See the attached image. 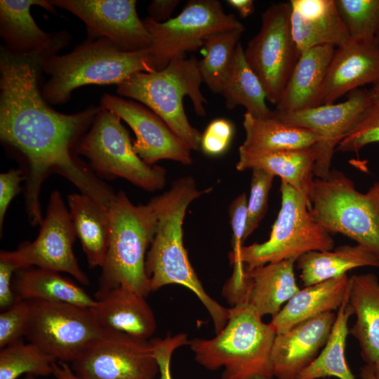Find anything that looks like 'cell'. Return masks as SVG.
<instances>
[{
  "instance_id": "obj_40",
  "label": "cell",
  "mask_w": 379,
  "mask_h": 379,
  "mask_svg": "<svg viewBox=\"0 0 379 379\" xmlns=\"http://www.w3.org/2000/svg\"><path fill=\"white\" fill-rule=\"evenodd\" d=\"M234 135L232 124L225 119L213 120L202 134L201 149L207 155L223 154L231 143Z\"/></svg>"
},
{
  "instance_id": "obj_30",
  "label": "cell",
  "mask_w": 379,
  "mask_h": 379,
  "mask_svg": "<svg viewBox=\"0 0 379 379\" xmlns=\"http://www.w3.org/2000/svg\"><path fill=\"white\" fill-rule=\"evenodd\" d=\"M243 126L246 138L239 147L255 152L310 148L317 141L311 131L287 124L274 116L258 118L246 112Z\"/></svg>"
},
{
  "instance_id": "obj_23",
  "label": "cell",
  "mask_w": 379,
  "mask_h": 379,
  "mask_svg": "<svg viewBox=\"0 0 379 379\" xmlns=\"http://www.w3.org/2000/svg\"><path fill=\"white\" fill-rule=\"evenodd\" d=\"M295 262L285 260L245 269L241 303L248 304L262 317L275 316L300 291L295 278Z\"/></svg>"
},
{
  "instance_id": "obj_32",
  "label": "cell",
  "mask_w": 379,
  "mask_h": 379,
  "mask_svg": "<svg viewBox=\"0 0 379 379\" xmlns=\"http://www.w3.org/2000/svg\"><path fill=\"white\" fill-rule=\"evenodd\" d=\"M221 95L230 109L241 105L246 109V112L255 117L267 118L273 115V111L266 104L264 88L246 62L240 42L237 46L230 78Z\"/></svg>"
},
{
  "instance_id": "obj_20",
  "label": "cell",
  "mask_w": 379,
  "mask_h": 379,
  "mask_svg": "<svg viewBox=\"0 0 379 379\" xmlns=\"http://www.w3.org/2000/svg\"><path fill=\"white\" fill-rule=\"evenodd\" d=\"M289 4L291 34L300 55L319 46L337 48L350 39L335 0H291Z\"/></svg>"
},
{
  "instance_id": "obj_21",
  "label": "cell",
  "mask_w": 379,
  "mask_h": 379,
  "mask_svg": "<svg viewBox=\"0 0 379 379\" xmlns=\"http://www.w3.org/2000/svg\"><path fill=\"white\" fill-rule=\"evenodd\" d=\"M91 307L104 330L149 340L157 328L156 319L145 297L123 286L98 290Z\"/></svg>"
},
{
  "instance_id": "obj_8",
  "label": "cell",
  "mask_w": 379,
  "mask_h": 379,
  "mask_svg": "<svg viewBox=\"0 0 379 379\" xmlns=\"http://www.w3.org/2000/svg\"><path fill=\"white\" fill-rule=\"evenodd\" d=\"M77 152L87 158L98 176L124 178L148 191L160 190L165 185L166 170L142 160L121 119L101 106Z\"/></svg>"
},
{
  "instance_id": "obj_41",
  "label": "cell",
  "mask_w": 379,
  "mask_h": 379,
  "mask_svg": "<svg viewBox=\"0 0 379 379\" xmlns=\"http://www.w3.org/2000/svg\"><path fill=\"white\" fill-rule=\"evenodd\" d=\"M189 342L187 335L184 333L153 340L154 354L159 369V379H173L171 373L172 355L176 349L189 345Z\"/></svg>"
},
{
  "instance_id": "obj_2",
  "label": "cell",
  "mask_w": 379,
  "mask_h": 379,
  "mask_svg": "<svg viewBox=\"0 0 379 379\" xmlns=\"http://www.w3.org/2000/svg\"><path fill=\"white\" fill-rule=\"evenodd\" d=\"M40 69L50 76L42 95L54 105L65 103L84 85H118L136 72L156 71L149 48L124 51L105 38L88 39L67 54L46 57Z\"/></svg>"
},
{
  "instance_id": "obj_22",
  "label": "cell",
  "mask_w": 379,
  "mask_h": 379,
  "mask_svg": "<svg viewBox=\"0 0 379 379\" xmlns=\"http://www.w3.org/2000/svg\"><path fill=\"white\" fill-rule=\"evenodd\" d=\"M335 47L319 46L303 52L276 105L275 114H288L319 105Z\"/></svg>"
},
{
  "instance_id": "obj_37",
  "label": "cell",
  "mask_w": 379,
  "mask_h": 379,
  "mask_svg": "<svg viewBox=\"0 0 379 379\" xmlns=\"http://www.w3.org/2000/svg\"><path fill=\"white\" fill-rule=\"evenodd\" d=\"M374 142H379V98H375L340 140L335 151L357 152Z\"/></svg>"
},
{
  "instance_id": "obj_26",
  "label": "cell",
  "mask_w": 379,
  "mask_h": 379,
  "mask_svg": "<svg viewBox=\"0 0 379 379\" xmlns=\"http://www.w3.org/2000/svg\"><path fill=\"white\" fill-rule=\"evenodd\" d=\"M238 171L261 169L281 178L307 199L314 180L313 147L281 151L255 152L239 148Z\"/></svg>"
},
{
  "instance_id": "obj_45",
  "label": "cell",
  "mask_w": 379,
  "mask_h": 379,
  "mask_svg": "<svg viewBox=\"0 0 379 379\" xmlns=\"http://www.w3.org/2000/svg\"><path fill=\"white\" fill-rule=\"evenodd\" d=\"M227 2L244 18L252 15L255 11L254 3L252 0H228Z\"/></svg>"
},
{
  "instance_id": "obj_35",
  "label": "cell",
  "mask_w": 379,
  "mask_h": 379,
  "mask_svg": "<svg viewBox=\"0 0 379 379\" xmlns=\"http://www.w3.org/2000/svg\"><path fill=\"white\" fill-rule=\"evenodd\" d=\"M247 201L246 194L242 193L232 201L229 208L232 230V251L230 259L233 272L225 284L222 293L230 304L238 302L243 291L246 270L241 255L246 224Z\"/></svg>"
},
{
  "instance_id": "obj_42",
  "label": "cell",
  "mask_w": 379,
  "mask_h": 379,
  "mask_svg": "<svg viewBox=\"0 0 379 379\" xmlns=\"http://www.w3.org/2000/svg\"><path fill=\"white\" fill-rule=\"evenodd\" d=\"M25 180L23 171L13 169L0 175V230L3 228L6 211L13 199L20 191V183Z\"/></svg>"
},
{
  "instance_id": "obj_25",
  "label": "cell",
  "mask_w": 379,
  "mask_h": 379,
  "mask_svg": "<svg viewBox=\"0 0 379 379\" xmlns=\"http://www.w3.org/2000/svg\"><path fill=\"white\" fill-rule=\"evenodd\" d=\"M349 303L356 316L350 333L358 341L366 364L379 362V280L373 273L350 278Z\"/></svg>"
},
{
  "instance_id": "obj_51",
  "label": "cell",
  "mask_w": 379,
  "mask_h": 379,
  "mask_svg": "<svg viewBox=\"0 0 379 379\" xmlns=\"http://www.w3.org/2000/svg\"><path fill=\"white\" fill-rule=\"evenodd\" d=\"M22 379H36V377L31 375H27Z\"/></svg>"
},
{
  "instance_id": "obj_14",
  "label": "cell",
  "mask_w": 379,
  "mask_h": 379,
  "mask_svg": "<svg viewBox=\"0 0 379 379\" xmlns=\"http://www.w3.org/2000/svg\"><path fill=\"white\" fill-rule=\"evenodd\" d=\"M372 96L368 89H356L340 103L324 104L307 109L274 116L283 122L304 128L317 137L313 145L315 152L314 176L326 178L330 171L335 149L360 115L371 104Z\"/></svg>"
},
{
  "instance_id": "obj_31",
  "label": "cell",
  "mask_w": 379,
  "mask_h": 379,
  "mask_svg": "<svg viewBox=\"0 0 379 379\" xmlns=\"http://www.w3.org/2000/svg\"><path fill=\"white\" fill-rule=\"evenodd\" d=\"M349 291L336 312L335 319L327 342L317 358L300 374L298 379H319L335 377L356 379L346 361L345 351L348 321L353 310L349 303Z\"/></svg>"
},
{
  "instance_id": "obj_46",
  "label": "cell",
  "mask_w": 379,
  "mask_h": 379,
  "mask_svg": "<svg viewBox=\"0 0 379 379\" xmlns=\"http://www.w3.org/2000/svg\"><path fill=\"white\" fill-rule=\"evenodd\" d=\"M56 379H79L67 363L57 361L53 364V374Z\"/></svg>"
},
{
  "instance_id": "obj_6",
  "label": "cell",
  "mask_w": 379,
  "mask_h": 379,
  "mask_svg": "<svg viewBox=\"0 0 379 379\" xmlns=\"http://www.w3.org/2000/svg\"><path fill=\"white\" fill-rule=\"evenodd\" d=\"M307 200L312 218L330 234L348 237L379 258V209L343 172L314 178Z\"/></svg>"
},
{
  "instance_id": "obj_27",
  "label": "cell",
  "mask_w": 379,
  "mask_h": 379,
  "mask_svg": "<svg viewBox=\"0 0 379 379\" xmlns=\"http://www.w3.org/2000/svg\"><path fill=\"white\" fill-rule=\"evenodd\" d=\"M17 301H50L87 307L95 305V299L79 285L60 272L29 267L18 269L13 277Z\"/></svg>"
},
{
  "instance_id": "obj_11",
  "label": "cell",
  "mask_w": 379,
  "mask_h": 379,
  "mask_svg": "<svg viewBox=\"0 0 379 379\" xmlns=\"http://www.w3.org/2000/svg\"><path fill=\"white\" fill-rule=\"evenodd\" d=\"M244 56L260 79L267 100L277 105L300 55L290 26L289 2L271 5L261 14V27Z\"/></svg>"
},
{
  "instance_id": "obj_24",
  "label": "cell",
  "mask_w": 379,
  "mask_h": 379,
  "mask_svg": "<svg viewBox=\"0 0 379 379\" xmlns=\"http://www.w3.org/2000/svg\"><path fill=\"white\" fill-rule=\"evenodd\" d=\"M350 277L344 274L300 289L269 323L276 334L321 314L338 310L348 291Z\"/></svg>"
},
{
  "instance_id": "obj_38",
  "label": "cell",
  "mask_w": 379,
  "mask_h": 379,
  "mask_svg": "<svg viewBox=\"0 0 379 379\" xmlns=\"http://www.w3.org/2000/svg\"><path fill=\"white\" fill-rule=\"evenodd\" d=\"M274 177L265 171L252 169L244 241L258 227L266 213L269 194Z\"/></svg>"
},
{
  "instance_id": "obj_39",
  "label": "cell",
  "mask_w": 379,
  "mask_h": 379,
  "mask_svg": "<svg viewBox=\"0 0 379 379\" xmlns=\"http://www.w3.org/2000/svg\"><path fill=\"white\" fill-rule=\"evenodd\" d=\"M29 314V302L19 300L0 314V348L22 340Z\"/></svg>"
},
{
  "instance_id": "obj_34",
  "label": "cell",
  "mask_w": 379,
  "mask_h": 379,
  "mask_svg": "<svg viewBox=\"0 0 379 379\" xmlns=\"http://www.w3.org/2000/svg\"><path fill=\"white\" fill-rule=\"evenodd\" d=\"M55 361L37 345L20 340L1 349L0 379H18L22 375L48 376L53 374Z\"/></svg>"
},
{
  "instance_id": "obj_7",
  "label": "cell",
  "mask_w": 379,
  "mask_h": 379,
  "mask_svg": "<svg viewBox=\"0 0 379 379\" xmlns=\"http://www.w3.org/2000/svg\"><path fill=\"white\" fill-rule=\"evenodd\" d=\"M280 192L281 208L269 239L242 247L241 258L246 270L285 260L296 261L307 252L333 248L331 234L312 218L307 199L284 181Z\"/></svg>"
},
{
  "instance_id": "obj_3",
  "label": "cell",
  "mask_w": 379,
  "mask_h": 379,
  "mask_svg": "<svg viewBox=\"0 0 379 379\" xmlns=\"http://www.w3.org/2000/svg\"><path fill=\"white\" fill-rule=\"evenodd\" d=\"M276 333L248 304L230 308L225 327L211 339L189 342L194 359L214 371L224 368L222 379H272L271 351Z\"/></svg>"
},
{
  "instance_id": "obj_13",
  "label": "cell",
  "mask_w": 379,
  "mask_h": 379,
  "mask_svg": "<svg viewBox=\"0 0 379 379\" xmlns=\"http://www.w3.org/2000/svg\"><path fill=\"white\" fill-rule=\"evenodd\" d=\"M72 369L81 379H154L159 373L153 340L107 330Z\"/></svg>"
},
{
  "instance_id": "obj_52",
  "label": "cell",
  "mask_w": 379,
  "mask_h": 379,
  "mask_svg": "<svg viewBox=\"0 0 379 379\" xmlns=\"http://www.w3.org/2000/svg\"><path fill=\"white\" fill-rule=\"evenodd\" d=\"M253 379H268V378H253Z\"/></svg>"
},
{
  "instance_id": "obj_49",
  "label": "cell",
  "mask_w": 379,
  "mask_h": 379,
  "mask_svg": "<svg viewBox=\"0 0 379 379\" xmlns=\"http://www.w3.org/2000/svg\"><path fill=\"white\" fill-rule=\"evenodd\" d=\"M367 366L369 368L370 371H371L373 378L375 379H379V362L374 364H371V365H367Z\"/></svg>"
},
{
  "instance_id": "obj_9",
  "label": "cell",
  "mask_w": 379,
  "mask_h": 379,
  "mask_svg": "<svg viewBox=\"0 0 379 379\" xmlns=\"http://www.w3.org/2000/svg\"><path fill=\"white\" fill-rule=\"evenodd\" d=\"M25 338L56 361L72 363L106 332L91 307L50 301H28Z\"/></svg>"
},
{
  "instance_id": "obj_17",
  "label": "cell",
  "mask_w": 379,
  "mask_h": 379,
  "mask_svg": "<svg viewBox=\"0 0 379 379\" xmlns=\"http://www.w3.org/2000/svg\"><path fill=\"white\" fill-rule=\"evenodd\" d=\"M39 6L53 12L54 6L46 0H1L0 34L2 47L11 55L41 61L66 46L70 36L65 31L48 33L34 22L30 9Z\"/></svg>"
},
{
  "instance_id": "obj_28",
  "label": "cell",
  "mask_w": 379,
  "mask_h": 379,
  "mask_svg": "<svg viewBox=\"0 0 379 379\" xmlns=\"http://www.w3.org/2000/svg\"><path fill=\"white\" fill-rule=\"evenodd\" d=\"M67 202L77 237L89 266L102 267L110 235L109 208L81 193L69 194Z\"/></svg>"
},
{
  "instance_id": "obj_43",
  "label": "cell",
  "mask_w": 379,
  "mask_h": 379,
  "mask_svg": "<svg viewBox=\"0 0 379 379\" xmlns=\"http://www.w3.org/2000/svg\"><path fill=\"white\" fill-rule=\"evenodd\" d=\"M13 264L0 260V308L4 310L17 302L13 289V277L17 270Z\"/></svg>"
},
{
  "instance_id": "obj_44",
  "label": "cell",
  "mask_w": 379,
  "mask_h": 379,
  "mask_svg": "<svg viewBox=\"0 0 379 379\" xmlns=\"http://www.w3.org/2000/svg\"><path fill=\"white\" fill-rule=\"evenodd\" d=\"M180 0H154L148 6L149 18L156 22H165L171 19Z\"/></svg>"
},
{
  "instance_id": "obj_48",
  "label": "cell",
  "mask_w": 379,
  "mask_h": 379,
  "mask_svg": "<svg viewBox=\"0 0 379 379\" xmlns=\"http://www.w3.org/2000/svg\"><path fill=\"white\" fill-rule=\"evenodd\" d=\"M359 375L361 379H375L369 368L366 364L360 368Z\"/></svg>"
},
{
  "instance_id": "obj_15",
  "label": "cell",
  "mask_w": 379,
  "mask_h": 379,
  "mask_svg": "<svg viewBox=\"0 0 379 379\" xmlns=\"http://www.w3.org/2000/svg\"><path fill=\"white\" fill-rule=\"evenodd\" d=\"M86 25L88 39L105 38L124 51L151 47V35L136 11L135 0H53Z\"/></svg>"
},
{
  "instance_id": "obj_18",
  "label": "cell",
  "mask_w": 379,
  "mask_h": 379,
  "mask_svg": "<svg viewBox=\"0 0 379 379\" xmlns=\"http://www.w3.org/2000/svg\"><path fill=\"white\" fill-rule=\"evenodd\" d=\"M335 316L327 312L276 334L271 351L273 377L298 379L326 345Z\"/></svg>"
},
{
  "instance_id": "obj_36",
  "label": "cell",
  "mask_w": 379,
  "mask_h": 379,
  "mask_svg": "<svg viewBox=\"0 0 379 379\" xmlns=\"http://www.w3.org/2000/svg\"><path fill=\"white\" fill-rule=\"evenodd\" d=\"M351 39L379 37V0H335Z\"/></svg>"
},
{
  "instance_id": "obj_47",
  "label": "cell",
  "mask_w": 379,
  "mask_h": 379,
  "mask_svg": "<svg viewBox=\"0 0 379 379\" xmlns=\"http://www.w3.org/2000/svg\"><path fill=\"white\" fill-rule=\"evenodd\" d=\"M366 193L379 209V181L375 182Z\"/></svg>"
},
{
  "instance_id": "obj_50",
  "label": "cell",
  "mask_w": 379,
  "mask_h": 379,
  "mask_svg": "<svg viewBox=\"0 0 379 379\" xmlns=\"http://www.w3.org/2000/svg\"><path fill=\"white\" fill-rule=\"evenodd\" d=\"M369 91L373 98H379V82L373 85Z\"/></svg>"
},
{
  "instance_id": "obj_53",
  "label": "cell",
  "mask_w": 379,
  "mask_h": 379,
  "mask_svg": "<svg viewBox=\"0 0 379 379\" xmlns=\"http://www.w3.org/2000/svg\"><path fill=\"white\" fill-rule=\"evenodd\" d=\"M377 41H378V44H379V37L377 39Z\"/></svg>"
},
{
  "instance_id": "obj_29",
  "label": "cell",
  "mask_w": 379,
  "mask_h": 379,
  "mask_svg": "<svg viewBox=\"0 0 379 379\" xmlns=\"http://www.w3.org/2000/svg\"><path fill=\"white\" fill-rule=\"evenodd\" d=\"M332 250L310 251L296 260L300 281L305 287L346 274L354 268L379 267V258L360 244H345Z\"/></svg>"
},
{
  "instance_id": "obj_33",
  "label": "cell",
  "mask_w": 379,
  "mask_h": 379,
  "mask_svg": "<svg viewBox=\"0 0 379 379\" xmlns=\"http://www.w3.org/2000/svg\"><path fill=\"white\" fill-rule=\"evenodd\" d=\"M245 28L215 33L204 41V57L199 70L208 88L221 94L231 74L236 49Z\"/></svg>"
},
{
  "instance_id": "obj_1",
  "label": "cell",
  "mask_w": 379,
  "mask_h": 379,
  "mask_svg": "<svg viewBox=\"0 0 379 379\" xmlns=\"http://www.w3.org/2000/svg\"><path fill=\"white\" fill-rule=\"evenodd\" d=\"M211 188L199 190L192 177L177 179L168 191L152 199L156 229L146 256L151 291L179 284L194 293L209 313L216 333L226 325L230 308L213 300L197 277L183 244L182 225L188 206Z\"/></svg>"
},
{
  "instance_id": "obj_12",
  "label": "cell",
  "mask_w": 379,
  "mask_h": 379,
  "mask_svg": "<svg viewBox=\"0 0 379 379\" xmlns=\"http://www.w3.org/2000/svg\"><path fill=\"white\" fill-rule=\"evenodd\" d=\"M39 225L35 240L24 243L15 251H1L0 260L13 264L18 270L36 267L67 273L80 284L88 285L89 279L73 251L77 237L74 225L58 191L51 193L46 216Z\"/></svg>"
},
{
  "instance_id": "obj_19",
  "label": "cell",
  "mask_w": 379,
  "mask_h": 379,
  "mask_svg": "<svg viewBox=\"0 0 379 379\" xmlns=\"http://www.w3.org/2000/svg\"><path fill=\"white\" fill-rule=\"evenodd\" d=\"M379 82V44L376 39H351L335 48L319 99L332 104L366 84Z\"/></svg>"
},
{
  "instance_id": "obj_4",
  "label": "cell",
  "mask_w": 379,
  "mask_h": 379,
  "mask_svg": "<svg viewBox=\"0 0 379 379\" xmlns=\"http://www.w3.org/2000/svg\"><path fill=\"white\" fill-rule=\"evenodd\" d=\"M197 59L175 58L162 70L136 72L117 85L119 95L134 99L157 114L191 150L201 149L202 134L189 122L183 99L189 96L199 116L207 103L200 90L203 82Z\"/></svg>"
},
{
  "instance_id": "obj_54",
  "label": "cell",
  "mask_w": 379,
  "mask_h": 379,
  "mask_svg": "<svg viewBox=\"0 0 379 379\" xmlns=\"http://www.w3.org/2000/svg\"><path fill=\"white\" fill-rule=\"evenodd\" d=\"M77 377H78V376H77ZM78 378H79V377H78ZM79 379H81V378H79Z\"/></svg>"
},
{
  "instance_id": "obj_16",
  "label": "cell",
  "mask_w": 379,
  "mask_h": 379,
  "mask_svg": "<svg viewBox=\"0 0 379 379\" xmlns=\"http://www.w3.org/2000/svg\"><path fill=\"white\" fill-rule=\"evenodd\" d=\"M101 107L116 114L135 135L133 149L145 163L153 165L169 159L188 165L192 162L191 149L152 110L142 104L105 94Z\"/></svg>"
},
{
  "instance_id": "obj_10",
  "label": "cell",
  "mask_w": 379,
  "mask_h": 379,
  "mask_svg": "<svg viewBox=\"0 0 379 379\" xmlns=\"http://www.w3.org/2000/svg\"><path fill=\"white\" fill-rule=\"evenodd\" d=\"M142 20L151 35L149 49L156 71L202 47L211 34L245 28L234 14L226 13L217 0H190L176 17L165 22L149 18Z\"/></svg>"
},
{
  "instance_id": "obj_5",
  "label": "cell",
  "mask_w": 379,
  "mask_h": 379,
  "mask_svg": "<svg viewBox=\"0 0 379 379\" xmlns=\"http://www.w3.org/2000/svg\"><path fill=\"white\" fill-rule=\"evenodd\" d=\"M109 211L110 235L98 290L123 286L147 297L151 292L145 270L147 251L156 229L154 201L135 205L119 191Z\"/></svg>"
}]
</instances>
